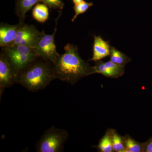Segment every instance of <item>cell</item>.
Wrapping results in <instances>:
<instances>
[{
  "label": "cell",
  "mask_w": 152,
  "mask_h": 152,
  "mask_svg": "<svg viewBox=\"0 0 152 152\" xmlns=\"http://www.w3.org/2000/svg\"><path fill=\"white\" fill-rule=\"evenodd\" d=\"M32 15L37 21L40 23H45L49 18L48 7L43 3H38L33 8Z\"/></svg>",
  "instance_id": "obj_11"
},
{
  "label": "cell",
  "mask_w": 152,
  "mask_h": 152,
  "mask_svg": "<svg viewBox=\"0 0 152 152\" xmlns=\"http://www.w3.org/2000/svg\"><path fill=\"white\" fill-rule=\"evenodd\" d=\"M126 152H143V144L136 141L128 135L123 137Z\"/></svg>",
  "instance_id": "obj_13"
},
{
  "label": "cell",
  "mask_w": 152,
  "mask_h": 152,
  "mask_svg": "<svg viewBox=\"0 0 152 152\" xmlns=\"http://www.w3.org/2000/svg\"><path fill=\"white\" fill-rule=\"evenodd\" d=\"M84 0H72L74 4L77 5L78 4H80L82 3V2L84 1Z\"/></svg>",
  "instance_id": "obj_20"
},
{
  "label": "cell",
  "mask_w": 152,
  "mask_h": 152,
  "mask_svg": "<svg viewBox=\"0 0 152 152\" xmlns=\"http://www.w3.org/2000/svg\"><path fill=\"white\" fill-rule=\"evenodd\" d=\"M110 56L111 61L122 66L131 61L130 58L114 47H111Z\"/></svg>",
  "instance_id": "obj_12"
},
{
  "label": "cell",
  "mask_w": 152,
  "mask_h": 152,
  "mask_svg": "<svg viewBox=\"0 0 152 152\" xmlns=\"http://www.w3.org/2000/svg\"><path fill=\"white\" fill-rule=\"evenodd\" d=\"M61 13L59 14L58 17L56 20V27L52 34H47L44 31L37 43L32 49L36 56L39 58L48 60L54 64L59 56L57 52L56 45L55 43V37L57 31V23Z\"/></svg>",
  "instance_id": "obj_5"
},
{
  "label": "cell",
  "mask_w": 152,
  "mask_h": 152,
  "mask_svg": "<svg viewBox=\"0 0 152 152\" xmlns=\"http://www.w3.org/2000/svg\"><path fill=\"white\" fill-rule=\"evenodd\" d=\"M66 130L52 126L46 130L35 145L38 152L64 151V145L69 137Z\"/></svg>",
  "instance_id": "obj_4"
},
{
  "label": "cell",
  "mask_w": 152,
  "mask_h": 152,
  "mask_svg": "<svg viewBox=\"0 0 152 152\" xmlns=\"http://www.w3.org/2000/svg\"><path fill=\"white\" fill-rule=\"evenodd\" d=\"M1 50L17 75L39 58L31 48L24 45L4 47Z\"/></svg>",
  "instance_id": "obj_3"
},
{
  "label": "cell",
  "mask_w": 152,
  "mask_h": 152,
  "mask_svg": "<svg viewBox=\"0 0 152 152\" xmlns=\"http://www.w3.org/2000/svg\"><path fill=\"white\" fill-rule=\"evenodd\" d=\"M20 24H9L1 22L0 24V46L1 48L12 45L16 37Z\"/></svg>",
  "instance_id": "obj_8"
},
{
  "label": "cell",
  "mask_w": 152,
  "mask_h": 152,
  "mask_svg": "<svg viewBox=\"0 0 152 152\" xmlns=\"http://www.w3.org/2000/svg\"><path fill=\"white\" fill-rule=\"evenodd\" d=\"M94 66L96 74H102L107 77L116 78L115 74L112 72L111 69L106 66L104 62L101 60L96 61L95 66Z\"/></svg>",
  "instance_id": "obj_16"
},
{
  "label": "cell",
  "mask_w": 152,
  "mask_h": 152,
  "mask_svg": "<svg viewBox=\"0 0 152 152\" xmlns=\"http://www.w3.org/2000/svg\"><path fill=\"white\" fill-rule=\"evenodd\" d=\"M18 83V75L9 64L2 52L0 53V91Z\"/></svg>",
  "instance_id": "obj_7"
},
{
  "label": "cell",
  "mask_w": 152,
  "mask_h": 152,
  "mask_svg": "<svg viewBox=\"0 0 152 152\" xmlns=\"http://www.w3.org/2000/svg\"><path fill=\"white\" fill-rule=\"evenodd\" d=\"M40 2L46 5L50 9L53 10H63L65 4L62 0H39Z\"/></svg>",
  "instance_id": "obj_18"
},
{
  "label": "cell",
  "mask_w": 152,
  "mask_h": 152,
  "mask_svg": "<svg viewBox=\"0 0 152 152\" xmlns=\"http://www.w3.org/2000/svg\"><path fill=\"white\" fill-rule=\"evenodd\" d=\"M110 48L108 42L104 40L101 36H94L93 57L89 61L96 62L108 56Z\"/></svg>",
  "instance_id": "obj_9"
},
{
  "label": "cell",
  "mask_w": 152,
  "mask_h": 152,
  "mask_svg": "<svg viewBox=\"0 0 152 152\" xmlns=\"http://www.w3.org/2000/svg\"><path fill=\"white\" fill-rule=\"evenodd\" d=\"M20 24L16 37L11 46L21 45L32 48L37 45L41 38L42 31H39L34 25Z\"/></svg>",
  "instance_id": "obj_6"
},
{
  "label": "cell",
  "mask_w": 152,
  "mask_h": 152,
  "mask_svg": "<svg viewBox=\"0 0 152 152\" xmlns=\"http://www.w3.org/2000/svg\"><path fill=\"white\" fill-rule=\"evenodd\" d=\"M39 2V0H16L15 13L18 18L19 23H25L27 13Z\"/></svg>",
  "instance_id": "obj_10"
},
{
  "label": "cell",
  "mask_w": 152,
  "mask_h": 152,
  "mask_svg": "<svg viewBox=\"0 0 152 152\" xmlns=\"http://www.w3.org/2000/svg\"><path fill=\"white\" fill-rule=\"evenodd\" d=\"M97 148L102 152H111L113 151L111 131H107L105 134L101 139Z\"/></svg>",
  "instance_id": "obj_14"
},
{
  "label": "cell",
  "mask_w": 152,
  "mask_h": 152,
  "mask_svg": "<svg viewBox=\"0 0 152 152\" xmlns=\"http://www.w3.org/2000/svg\"><path fill=\"white\" fill-rule=\"evenodd\" d=\"M64 50V53L53 64L55 79L74 85L83 78L96 74L94 66L81 58L77 45L68 43Z\"/></svg>",
  "instance_id": "obj_1"
},
{
  "label": "cell",
  "mask_w": 152,
  "mask_h": 152,
  "mask_svg": "<svg viewBox=\"0 0 152 152\" xmlns=\"http://www.w3.org/2000/svg\"><path fill=\"white\" fill-rule=\"evenodd\" d=\"M111 131L112 145L113 151L116 152H126L123 137L114 130Z\"/></svg>",
  "instance_id": "obj_15"
},
{
  "label": "cell",
  "mask_w": 152,
  "mask_h": 152,
  "mask_svg": "<svg viewBox=\"0 0 152 152\" xmlns=\"http://www.w3.org/2000/svg\"><path fill=\"white\" fill-rule=\"evenodd\" d=\"M93 5L94 4L92 2H87L85 1L78 4L75 5L74 10L75 12V15L71 20V21H75L78 16L81 14L84 13L88 10V9L93 6Z\"/></svg>",
  "instance_id": "obj_17"
},
{
  "label": "cell",
  "mask_w": 152,
  "mask_h": 152,
  "mask_svg": "<svg viewBox=\"0 0 152 152\" xmlns=\"http://www.w3.org/2000/svg\"><path fill=\"white\" fill-rule=\"evenodd\" d=\"M142 144L143 152H152V137Z\"/></svg>",
  "instance_id": "obj_19"
},
{
  "label": "cell",
  "mask_w": 152,
  "mask_h": 152,
  "mask_svg": "<svg viewBox=\"0 0 152 152\" xmlns=\"http://www.w3.org/2000/svg\"><path fill=\"white\" fill-rule=\"evenodd\" d=\"M54 64L38 58L18 75V83L31 92L42 90L55 80Z\"/></svg>",
  "instance_id": "obj_2"
}]
</instances>
